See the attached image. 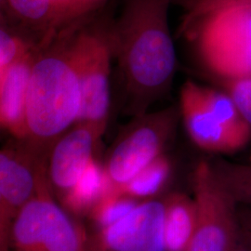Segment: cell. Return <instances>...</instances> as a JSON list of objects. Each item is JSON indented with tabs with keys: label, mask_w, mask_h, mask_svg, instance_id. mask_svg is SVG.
I'll return each mask as SVG.
<instances>
[{
	"label": "cell",
	"mask_w": 251,
	"mask_h": 251,
	"mask_svg": "<svg viewBox=\"0 0 251 251\" xmlns=\"http://www.w3.org/2000/svg\"><path fill=\"white\" fill-rule=\"evenodd\" d=\"M171 0H126L117 32L120 64L135 116L171 86L176 53L169 25Z\"/></svg>",
	"instance_id": "obj_1"
},
{
	"label": "cell",
	"mask_w": 251,
	"mask_h": 251,
	"mask_svg": "<svg viewBox=\"0 0 251 251\" xmlns=\"http://www.w3.org/2000/svg\"><path fill=\"white\" fill-rule=\"evenodd\" d=\"M187 25L209 72L224 81L251 76V0H196Z\"/></svg>",
	"instance_id": "obj_2"
},
{
	"label": "cell",
	"mask_w": 251,
	"mask_h": 251,
	"mask_svg": "<svg viewBox=\"0 0 251 251\" xmlns=\"http://www.w3.org/2000/svg\"><path fill=\"white\" fill-rule=\"evenodd\" d=\"M80 109V83L71 60L48 57L31 68L25 133L39 142L56 139L78 121Z\"/></svg>",
	"instance_id": "obj_3"
},
{
	"label": "cell",
	"mask_w": 251,
	"mask_h": 251,
	"mask_svg": "<svg viewBox=\"0 0 251 251\" xmlns=\"http://www.w3.org/2000/svg\"><path fill=\"white\" fill-rule=\"evenodd\" d=\"M54 197L48 180L15 216L12 251H88V230Z\"/></svg>",
	"instance_id": "obj_4"
},
{
	"label": "cell",
	"mask_w": 251,
	"mask_h": 251,
	"mask_svg": "<svg viewBox=\"0 0 251 251\" xmlns=\"http://www.w3.org/2000/svg\"><path fill=\"white\" fill-rule=\"evenodd\" d=\"M196 232L187 251H229L240 234L238 206L212 171L200 161L193 175Z\"/></svg>",
	"instance_id": "obj_5"
},
{
	"label": "cell",
	"mask_w": 251,
	"mask_h": 251,
	"mask_svg": "<svg viewBox=\"0 0 251 251\" xmlns=\"http://www.w3.org/2000/svg\"><path fill=\"white\" fill-rule=\"evenodd\" d=\"M173 109L144 114L114 147L104 170L115 192L120 190L155 158L163 154L176 125Z\"/></svg>",
	"instance_id": "obj_6"
},
{
	"label": "cell",
	"mask_w": 251,
	"mask_h": 251,
	"mask_svg": "<svg viewBox=\"0 0 251 251\" xmlns=\"http://www.w3.org/2000/svg\"><path fill=\"white\" fill-rule=\"evenodd\" d=\"M165 200L141 201L124 218L88 231V251H166Z\"/></svg>",
	"instance_id": "obj_7"
},
{
	"label": "cell",
	"mask_w": 251,
	"mask_h": 251,
	"mask_svg": "<svg viewBox=\"0 0 251 251\" xmlns=\"http://www.w3.org/2000/svg\"><path fill=\"white\" fill-rule=\"evenodd\" d=\"M71 61L77 73L81 90L78 121L103 131L110 106L109 52L98 36H81Z\"/></svg>",
	"instance_id": "obj_8"
},
{
	"label": "cell",
	"mask_w": 251,
	"mask_h": 251,
	"mask_svg": "<svg viewBox=\"0 0 251 251\" xmlns=\"http://www.w3.org/2000/svg\"><path fill=\"white\" fill-rule=\"evenodd\" d=\"M47 181L46 172L25 153L0 150V251H9L10 226Z\"/></svg>",
	"instance_id": "obj_9"
},
{
	"label": "cell",
	"mask_w": 251,
	"mask_h": 251,
	"mask_svg": "<svg viewBox=\"0 0 251 251\" xmlns=\"http://www.w3.org/2000/svg\"><path fill=\"white\" fill-rule=\"evenodd\" d=\"M179 105L189 137L200 149L216 153H232L249 144L250 137L222 124L206 107L197 83L187 81L182 86Z\"/></svg>",
	"instance_id": "obj_10"
},
{
	"label": "cell",
	"mask_w": 251,
	"mask_h": 251,
	"mask_svg": "<svg viewBox=\"0 0 251 251\" xmlns=\"http://www.w3.org/2000/svg\"><path fill=\"white\" fill-rule=\"evenodd\" d=\"M100 134L95 127L80 124L54 144L46 177L58 201L75 185L93 158Z\"/></svg>",
	"instance_id": "obj_11"
},
{
	"label": "cell",
	"mask_w": 251,
	"mask_h": 251,
	"mask_svg": "<svg viewBox=\"0 0 251 251\" xmlns=\"http://www.w3.org/2000/svg\"><path fill=\"white\" fill-rule=\"evenodd\" d=\"M30 75L31 68L26 63L15 61L3 70L0 77V120L22 134L25 128Z\"/></svg>",
	"instance_id": "obj_12"
},
{
	"label": "cell",
	"mask_w": 251,
	"mask_h": 251,
	"mask_svg": "<svg viewBox=\"0 0 251 251\" xmlns=\"http://www.w3.org/2000/svg\"><path fill=\"white\" fill-rule=\"evenodd\" d=\"M164 239L166 251H187L197 225L194 198L180 193L165 198Z\"/></svg>",
	"instance_id": "obj_13"
},
{
	"label": "cell",
	"mask_w": 251,
	"mask_h": 251,
	"mask_svg": "<svg viewBox=\"0 0 251 251\" xmlns=\"http://www.w3.org/2000/svg\"><path fill=\"white\" fill-rule=\"evenodd\" d=\"M112 192L115 191L104 167L92 158L79 179L59 202L75 217L89 216L94 206Z\"/></svg>",
	"instance_id": "obj_14"
},
{
	"label": "cell",
	"mask_w": 251,
	"mask_h": 251,
	"mask_svg": "<svg viewBox=\"0 0 251 251\" xmlns=\"http://www.w3.org/2000/svg\"><path fill=\"white\" fill-rule=\"evenodd\" d=\"M171 172V160L163 153L130 179L120 190V193L139 201L152 199L165 188Z\"/></svg>",
	"instance_id": "obj_15"
},
{
	"label": "cell",
	"mask_w": 251,
	"mask_h": 251,
	"mask_svg": "<svg viewBox=\"0 0 251 251\" xmlns=\"http://www.w3.org/2000/svg\"><path fill=\"white\" fill-rule=\"evenodd\" d=\"M210 165L217 179L237 206L251 207V165L225 160L210 162Z\"/></svg>",
	"instance_id": "obj_16"
},
{
	"label": "cell",
	"mask_w": 251,
	"mask_h": 251,
	"mask_svg": "<svg viewBox=\"0 0 251 251\" xmlns=\"http://www.w3.org/2000/svg\"><path fill=\"white\" fill-rule=\"evenodd\" d=\"M140 202L123 193L112 192L94 206L88 217L93 229H100L124 218Z\"/></svg>",
	"instance_id": "obj_17"
},
{
	"label": "cell",
	"mask_w": 251,
	"mask_h": 251,
	"mask_svg": "<svg viewBox=\"0 0 251 251\" xmlns=\"http://www.w3.org/2000/svg\"><path fill=\"white\" fill-rule=\"evenodd\" d=\"M21 18L30 22H41L49 18L56 8L55 0H6Z\"/></svg>",
	"instance_id": "obj_18"
},
{
	"label": "cell",
	"mask_w": 251,
	"mask_h": 251,
	"mask_svg": "<svg viewBox=\"0 0 251 251\" xmlns=\"http://www.w3.org/2000/svg\"><path fill=\"white\" fill-rule=\"evenodd\" d=\"M224 85L244 119L251 126V76L225 80Z\"/></svg>",
	"instance_id": "obj_19"
},
{
	"label": "cell",
	"mask_w": 251,
	"mask_h": 251,
	"mask_svg": "<svg viewBox=\"0 0 251 251\" xmlns=\"http://www.w3.org/2000/svg\"><path fill=\"white\" fill-rule=\"evenodd\" d=\"M18 48L15 39L0 28V67L6 68L15 62Z\"/></svg>",
	"instance_id": "obj_20"
},
{
	"label": "cell",
	"mask_w": 251,
	"mask_h": 251,
	"mask_svg": "<svg viewBox=\"0 0 251 251\" xmlns=\"http://www.w3.org/2000/svg\"><path fill=\"white\" fill-rule=\"evenodd\" d=\"M238 218L240 225L251 226V207L243 206L239 208L238 206Z\"/></svg>",
	"instance_id": "obj_21"
},
{
	"label": "cell",
	"mask_w": 251,
	"mask_h": 251,
	"mask_svg": "<svg viewBox=\"0 0 251 251\" xmlns=\"http://www.w3.org/2000/svg\"><path fill=\"white\" fill-rule=\"evenodd\" d=\"M229 251H251V248L248 242L245 240V238L243 237L241 231H240V234H239L237 241L234 243V245Z\"/></svg>",
	"instance_id": "obj_22"
},
{
	"label": "cell",
	"mask_w": 251,
	"mask_h": 251,
	"mask_svg": "<svg viewBox=\"0 0 251 251\" xmlns=\"http://www.w3.org/2000/svg\"><path fill=\"white\" fill-rule=\"evenodd\" d=\"M240 231L243 237L248 242L251 248V226L249 225H240Z\"/></svg>",
	"instance_id": "obj_23"
},
{
	"label": "cell",
	"mask_w": 251,
	"mask_h": 251,
	"mask_svg": "<svg viewBox=\"0 0 251 251\" xmlns=\"http://www.w3.org/2000/svg\"><path fill=\"white\" fill-rule=\"evenodd\" d=\"M100 0H82V2H83V6L85 7L84 9H90V7L91 6H93L94 4H96V3H98L99 2Z\"/></svg>",
	"instance_id": "obj_24"
},
{
	"label": "cell",
	"mask_w": 251,
	"mask_h": 251,
	"mask_svg": "<svg viewBox=\"0 0 251 251\" xmlns=\"http://www.w3.org/2000/svg\"><path fill=\"white\" fill-rule=\"evenodd\" d=\"M4 69H5V68H1V67H0V77H1V75H2V73H3Z\"/></svg>",
	"instance_id": "obj_25"
},
{
	"label": "cell",
	"mask_w": 251,
	"mask_h": 251,
	"mask_svg": "<svg viewBox=\"0 0 251 251\" xmlns=\"http://www.w3.org/2000/svg\"></svg>",
	"instance_id": "obj_26"
}]
</instances>
